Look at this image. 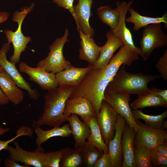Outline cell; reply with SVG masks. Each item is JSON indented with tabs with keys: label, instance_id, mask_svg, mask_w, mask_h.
I'll return each mask as SVG.
<instances>
[{
	"label": "cell",
	"instance_id": "obj_1",
	"mask_svg": "<svg viewBox=\"0 0 167 167\" xmlns=\"http://www.w3.org/2000/svg\"><path fill=\"white\" fill-rule=\"evenodd\" d=\"M74 86L62 85L49 90L45 96L43 113L38 119L33 122L35 128L43 125L52 127L60 126L67 121L69 117L64 114L67 100L73 90Z\"/></svg>",
	"mask_w": 167,
	"mask_h": 167
},
{
	"label": "cell",
	"instance_id": "obj_2",
	"mask_svg": "<svg viewBox=\"0 0 167 167\" xmlns=\"http://www.w3.org/2000/svg\"><path fill=\"white\" fill-rule=\"evenodd\" d=\"M159 77L158 75L128 72L122 65L107 85L105 93L138 96L149 91L148 83Z\"/></svg>",
	"mask_w": 167,
	"mask_h": 167
},
{
	"label": "cell",
	"instance_id": "obj_3",
	"mask_svg": "<svg viewBox=\"0 0 167 167\" xmlns=\"http://www.w3.org/2000/svg\"><path fill=\"white\" fill-rule=\"evenodd\" d=\"M34 3H32L29 6L25 7L20 11H15L13 15L12 20L18 23V28L15 32L9 29L5 30L4 32L7 40V43L12 44L14 53L10 59L11 61L17 64L19 62L20 55L24 51L28 44L31 41V37L26 36L23 34L21 30L22 22L27 15L33 10Z\"/></svg>",
	"mask_w": 167,
	"mask_h": 167
},
{
	"label": "cell",
	"instance_id": "obj_4",
	"mask_svg": "<svg viewBox=\"0 0 167 167\" xmlns=\"http://www.w3.org/2000/svg\"><path fill=\"white\" fill-rule=\"evenodd\" d=\"M69 31L66 28L64 35L57 38L49 46L50 51L48 56L40 61L36 66L42 68L47 71L55 74L71 65L66 60L63 54V48L65 44L70 41L68 39Z\"/></svg>",
	"mask_w": 167,
	"mask_h": 167
},
{
	"label": "cell",
	"instance_id": "obj_5",
	"mask_svg": "<svg viewBox=\"0 0 167 167\" xmlns=\"http://www.w3.org/2000/svg\"><path fill=\"white\" fill-rule=\"evenodd\" d=\"M144 28L140 42L139 55L146 61L154 50L167 45V35L162 29L161 23L148 25Z\"/></svg>",
	"mask_w": 167,
	"mask_h": 167
},
{
	"label": "cell",
	"instance_id": "obj_6",
	"mask_svg": "<svg viewBox=\"0 0 167 167\" xmlns=\"http://www.w3.org/2000/svg\"><path fill=\"white\" fill-rule=\"evenodd\" d=\"M118 115L117 113L104 100L96 118L103 139L107 145L114 135Z\"/></svg>",
	"mask_w": 167,
	"mask_h": 167
},
{
	"label": "cell",
	"instance_id": "obj_7",
	"mask_svg": "<svg viewBox=\"0 0 167 167\" xmlns=\"http://www.w3.org/2000/svg\"><path fill=\"white\" fill-rule=\"evenodd\" d=\"M15 147L9 146L7 150L10 153L9 158L16 161L23 163L27 167L32 166L35 167H45L44 158L45 152L41 145L37 146L32 152L23 149L19 143L14 140Z\"/></svg>",
	"mask_w": 167,
	"mask_h": 167
},
{
	"label": "cell",
	"instance_id": "obj_8",
	"mask_svg": "<svg viewBox=\"0 0 167 167\" xmlns=\"http://www.w3.org/2000/svg\"><path fill=\"white\" fill-rule=\"evenodd\" d=\"M10 48V44L4 43L0 50V65L12 78L18 87L26 90L30 97L34 100H37L40 94L32 87L20 74L17 69L15 64L8 61L7 54Z\"/></svg>",
	"mask_w": 167,
	"mask_h": 167
},
{
	"label": "cell",
	"instance_id": "obj_9",
	"mask_svg": "<svg viewBox=\"0 0 167 167\" xmlns=\"http://www.w3.org/2000/svg\"><path fill=\"white\" fill-rule=\"evenodd\" d=\"M135 121L139 128L135 132V141L148 149L155 148L167 139L166 130L153 128L138 120Z\"/></svg>",
	"mask_w": 167,
	"mask_h": 167
},
{
	"label": "cell",
	"instance_id": "obj_10",
	"mask_svg": "<svg viewBox=\"0 0 167 167\" xmlns=\"http://www.w3.org/2000/svg\"><path fill=\"white\" fill-rule=\"evenodd\" d=\"M133 2V0L128 2L125 1L116 2V8L119 15V21L116 28L111 30L116 37L123 42L124 45L139 55L140 49L135 45L131 33L127 28L125 20L126 14Z\"/></svg>",
	"mask_w": 167,
	"mask_h": 167
},
{
	"label": "cell",
	"instance_id": "obj_11",
	"mask_svg": "<svg viewBox=\"0 0 167 167\" xmlns=\"http://www.w3.org/2000/svg\"><path fill=\"white\" fill-rule=\"evenodd\" d=\"M130 95L104 93V100L121 116L126 120L135 132L139 126L134 119L129 105Z\"/></svg>",
	"mask_w": 167,
	"mask_h": 167
},
{
	"label": "cell",
	"instance_id": "obj_12",
	"mask_svg": "<svg viewBox=\"0 0 167 167\" xmlns=\"http://www.w3.org/2000/svg\"><path fill=\"white\" fill-rule=\"evenodd\" d=\"M19 66L20 72L26 74L30 80L37 83L42 89L48 91L59 86L55 74L41 67H31L23 61Z\"/></svg>",
	"mask_w": 167,
	"mask_h": 167
},
{
	"label": "cell",
	"instance_id": "obj_13",
	"mask_svg": "<svg viewBox=\"0 0 167 167\" xmlns=\"http://www.w3.org/2000/svg\"><path fill=\"white\" fill-rule=\"evenodd\" d=\"M126 123L125 119L118 114L114 135L107 145L112 167H122L123 160L122 136Z\"/></svg>",
	"mask_w": 167,
	"mask_h": 167
},
{
	"label": "cell",
	"instance_id": "obj_14",
	"mask_svg": "<svg viewBox=\"0 0 167 167\" xmlns=\"http://www.w3.org/2000/svg\"><path fill=\"white\" fill-rule=\"evenodd\" d=\"M93 0H78L74 6V19L78 31L81 30L84 34L93 37L94 29L90 26L89 19L91 16V7Z\"/></svg>",
	"mask_w": 167,
	"mask_h": 167
},
{
	"label": "cell",
	"instance_id": "obj_15",
	"mask_svg": "<svg viewBox=\"0 0 167 167\" xmlns=\"http://www.w3.org/2000/svg\"><path fill=\"white\" fill-rule=\"evenodd\" d=\"M64 114L68 117L72 114H77L80 116L83 121L96 117L91 103L88 99L83 97L68 99L66 103Z\"/></svg>",
	"mask_w": 167,
	"mask_h": 167
},
{
	"label": "cell",
	"instance_id": "obj_16",
	"mask_svg": "<svg viewBox=\"0 0 167 167\" xmlns=\"http://www.w3.org/2000/svg\"><path fill=\"white\" fill-rule=\"evenodd\" d=\"M106 36L107 41L102 46L99 57L92 65L93 68H100L106 66L109 62L115 51L124 45L123 42L116 37L111 30L106 33Z\"/></svg>",
	"mask_w": 167,
	"mask_h": 167
},
{
	"label": "cell",
	"instance_id": "obj_17",
	"mask_svg": "<svg viewBox=\"0 0 167 167\" xmlns=\"http://www.w3.org/2000/svg\"><path fill=\"white\" fill-rule=\"evenodd\" d=\"M92 67V65L90 64L84 68H78L71 65H70L63 71L55 74L58 86H77Z\"/></svg>",
	"mask_w": 167,
	"mask_h": 167
},
{
	"label": "cell",
	"instance_id": "obj_18",
	"mask_svg": "<svg viewBox=\"0 0 167 167\" xmlns=\"http://www.w3.org/2000/svg\"><path fill=\"white\" fill-rule=\"evenodd\" d=\"M78 31L80 38L79 58L93 65L99 57L102 46L96 44L93 37L84 34L81 30Z\"/></svg>",
	"mask_w": 167,
	"mask_h": 167
},
{
	"label": "cell",
	"instance_id": "obj_19",
	"mask_svg": "<svg viewBox=\"0 0 167 167\" xmlns=\"http://www.w3.org/2000/svg\"><path fill=\"white\" fill-rule=\"evenodd\" d=\"M135 132L126 123L122 136L123 160L122 167H135L134 158V141Z\"/></svg>",
	"mask_w": 167,
	"mask_h": 167
},
{
	"label": "cell",
	"instance_id": "obj_20",
	"mask_svg": "<svg viewBox=\"0 0 167 167\" xmlns=\"http://www.w3.org/2000/svg\"><path fill=\"white\" fill-rule=\"evenodd\" d=\"M0 88L9 101L14 105H18L23 101V92L4 70L0 72Z\"/></svg>",
	"mask_w": 167,
	"mask_h": 167
},
{
	"label": "cell",
	"instance_id": "obj_21",
	"mask_svg": "<svg viewBox=\"0 0 167 167\" xmlns=\"http://www.w3.org/2000/svg\"><path fill=\"white\" fill-rule=\"evenodd\" d=\"M130 16L126 18V22L133 24V29L135 31L139 30L142 28L154 24L163 23L165 27H167V13L165 12L160 17H153L143 16L137 12L133 7L129 9Z\"/></svg>",
	"mask_w": 167,
	"mask_h": 167
},
{
	"label": "cell",
	"instance_id": "obj_22",
	"mask_svg": "<svg viewBox=\"0 0 167 167\" xmlns=\"http://www.w3.org/2000/svg\"><path fill=\"white\" fill-rule=\"evenodd\" d=\"M67 121L69 122L71 134L75 142L74 145H78L85 143L90 133L88 125L81 121L78 115L75 114H71Z\"/></svg>",
	"mask_w": 167,
	"mask_h": 167
},
{
	"label": "cell",
	"instance_id": "obj_23",
	"mask_svg": "<svg viewBox=\"0 0 167 167\" xmlns=\"http://www.w3.org/2000/svg\"><path fill=\"white\" fill-rule=\"evenodd\" d=\"M130 106L133 110L150 107H167V102L155 94L150 89L146 93L138 95L137 99L133 101Z\"/></svg>",
	"mask_w": 167,
	"mask_h": 167
},
{
	"label": "cell",
	"instance_id": "obj_24",
	"mask_svg": "<svg viewBox=\"0 0 167 167\" xmlns=\"http://www.w3.org/2000/svg\"><path fill=\"white\" fill-rule=\"evenodd\" d=\"M34 132L36 135L35 141L37 146H40L49 139L54 137H64L69 136L71 134L69 124H65L62 127L55 126L48 130H44L38 127L35 128Z\"/></svg>",
	"mask_w": 167,
	"mask_h": 167
},
{
	"label": "cell",
	"instance_id": "obj_25",
	"mask_svg": "<svg viewBox=\"0 0 167 167\" xmlns=\"http://www.w3.org/2000/svg\"><path fill=\"white\" fill-rule=\"evenodd\" d=\"M84 122L88 125L90 130V133L87 139L88 143L95 147L99 151L108 153V147L103 139L96 117L90 118Z\"/></svg>",
	"mask_w": 167,
	"mask_h": 167
},
{
	"label": "cell",
	"instance_id": "obj_26",
	"mask_svg": "<svg viewBox=\"0 0 167 167\" xmlns=\"http://www.w3.org/2000/svg\"><path fill=\"white\" fill-rule=\"evenodd\" d=\"M60 167H79L84 164L80 152L75 149L66 148L61 149Z\"/></svg>",
	"mask_w": 167,
	"mask_h": 167
},
{
	"label": "cell",
	"instance_id": "obj_27",
	"mask_svg": "<svg viewBox=\"0 0 167 167\" xmlns=\"http://www.w3.org/2000/svg\"><path fill=\"white\" fill-rule=\"evenodd\" d=\"M74 148L81 153L84 164L87 167H92L96 160L103 154L94 146L86 141L79 145H74Z\"/></svg>",
	"mask_w": 167,
	"mask_h": 167
},
{
	"label": "cell",
	"instance_id": "obj_28",
	"mask_svg": "<svg viewBox=\"0 0 167 167\" xmlns=\"http://www.w3.org/2000/svg\"><path fill=\"white\" fill-rule=\"evenodd\" d=\"M96 13L101 21L109 27L111 30L116 28L119 16L116 8L112 9L109 5L101 6L97 9Z\"/></svg>",
	"mask_w": 167,
	"mask_h": 167
},
{
	"label": "cell",
	"instance_id": "obj_29",
	"mask_svg": "<svg viewBox=\"0 0 167 167\" xmlns=\"http://www.w3.org/2000/svg\"><path fill=\"white\" fill-rule=\"evenodd\" d=\"M132 112L133 117L135 120H143L144 121L146 124L157 129H162L164 120L167 116V110L162 113L156 115L146 114L138 109H132Z\"/></svg>",
	"mask_w": 167,
	"mask_h": 167
},
{
	"label": "cell",
	"instance_id": "obj_30",
	"mask_svg": "<svg viewBox=\"0 0 167 167\" xmlns=\"http://www.w3.org/2000/svg\"><path fill=\"white\" fill-rule=\"evenodd\" d=\"M134 158L135 167H151L149 150L135 141Z\"/></svg>",
	"mask_w": 167,
	"mask_h": 167
},
{
	"label": "cell",
	"instance_id": "obj_31",
	"mask_svg": "<svg viewBox=\"0 0 167 167\" xmlns=\"http://www.w3.org/2000/svg\"><path fill=\"white\" fill-rule=\"evenodd\" d=\"M61 157L60 150L45 152L44 158L45 167H59Z\"/></svg>",
	"mask_w": 167,
	"mask_h": 167
},
{
	"label": "cell",
	"instance_id": "obj_32",
	"mask_svg": "<svg viewBox=\"0 0 167 167\" xmlns=\"http://www.w3.org/2000/svg\"><path fill=\"white\" fill-rule=\"evenodd\" d=\"M150 159L153 166L167 165V157L163 155L155 148L149 150Z\"/></svg>",
	"mask_w": 167,
	"mask_h": 167
},
{
	"label": "cell",
	"instance_id": "obj_33",
	"mask_svg": "<svg viewBox=\"0 0 167 167\" xmlns=\"http://www.w3.org/2000/svg\"><path fill=\"white\" fill-rule=\"evenodd\" d=\"M156 67L159 72L161 76L164 80H167V49L162 55L159 59Z\"/></svg>",
	"mask_w": 167,
	"mask_h": 167
},
{
	"label": "cell",
	"instance_id": "obj_34",
	"mask_svg": "<svg viewBox=\"0 0 167 167\" xmlns=\"http://www.w3.org/2000/svg\"><path fill=\"white\" fill-rule=\"evenodd\" d=\"M94 167H112L109 152H104L93 165Z\"/></svg>",
	"mask_w": 167,
	"mask_h": 167
},
{
	"label": "cell",
	"instance_id": "obj_35",
	"mask_svg": "<svg viewBox=\"0 0 167 167\" xmlns=\"http://www.w3.org/2000/svg\"><path fill=\"white\" fill-rule=\"evenodd\" d=\"M74 1V0H53V2L57 4L58 6L68 10L74 19L75 14L73 5Z\"/></svg>",
	"mask_w": 167,
	"mask_h": 167
},
{
	"label": "cell",
	"instance_id": "obj_36",
	"mask_svg": "<svg viewBox=\"0 0 167 167\" xmlns=\"http://www.w3.org/2000/svg\"><path fill=\"white\" fill-rule=\"evenodd\" d=\"M22 136H23V135L21 134H16L15 136L7 140L3 141L0 139V151L3 149L7 150L9 146V143L13 142L17 138Z\"/></svg>",
	"mask_w": 167,
	"mask_h": 167
},
{
	"label": "cell",
	"instance_id": "obj_37",
	"mask_svg": "<svg viewBox=\"0 0 167 167\" xmlns=\"http://www.w3.org/2000/svg\"><path fill=\"white\" fill-rule=\"evenodd\" d=\"M33 131L30 127L26 126H22L19 128L16 133H21L24 136L32 137V136Z\"/></svg>",
	"mask_w": 167,
	"mask_h": 167
},
{
	"label": "cell",
	"instance_id": "obj_38",
	"mask_svg": "<svg viewBox=\"0 0 167 167\" xmlns=\"http://www.w3.org/2000/svg\"><path fill=\"white\" fill-rule=\"evenodd\" d=\"M4 163L6 167H27L24 165L20 164L14 160L9 157L5 159Z\"/></svg>",
	"mask_w": 167,
	"mask_h": 167
},
{
	"label": "cell",
	"instance_id": "obj_39",
	"mask_svg": "<svg viewBox=\"0 0 167 167\" xmlns=\"http://www.w3.org/2000/svg\"><path fill=\"white\" fill-rule=\"evenodd\" d=\"M151 90L156 95L161 98L164 101L167 102V89H161L152 88Z\"/></svg>",
	"mask_w": 167,
	"mask_h": 167
},
{
	"label": "cell",
	"instance_id": "obj_40",
	"mask_svg": "<svg viewBox=\"0 0 167 167\" xmlns=\"http://www.w3.org/2000/svg\"><path fill=\"white\" fill-rule=\"evenodd\" d=\"M166 140L154 148L158 152L167 157V143Z\"/></svg>",
	"mask_w": 167,
	"mask_h": 167
},
{
	"label": "cell",
	"instance_id": "obj_41",
	"mask_svg": "<svg viewBox=\"0 0 167 167\" xmlns=\"http://www.w3.org/2000/svg\"><path fill=\"white\" fill-rule=\"evenodd\" d=\"M10 101L0 88V105H5Z\"/></svg>",
	"mask_w": 167,
	"mask_h": 167
},
{
	"label": "cell",
	"instance_id": "obj_42",
	"mask_svg": "<svg viewBox=\"0 0 167 167\" xmlns=\"http://www.w3.org/2000/svg\"><path fill=\"white\" fill-rule=\"evenodd\" d=\"M9 17V14L6 11L0 12V24L2 23L8 19Z\"/></svg>",
	"mask_w": 167,
	"mask_h": 167
},
{
	"label": "cell",
	"instance_id": "obj_43",
	"mask_svg": "<svg viewBox=\"0 0 167 167\" xmlns=\"http://www.w3.org/2000/svg\"><path fill=\"white\" fill-rule=\"evenodd\" d=\"M10 129L9 128H3L0 126V135H2L10 131Z\"/></svg>",
	"mask_w": 167,
	"mask_h": 167
},
{
	"label": "cell",
	"instance_id": "obj_44",
	"mask_svg": "<svg viewBox=\"0 0 167 167\" xmlns=\"http://www.w3.org/2000/svg\"><path fill=\"white\" fill-rule=\"evenodd\" d=\"M3 70V69L2 67L0 65V72L1 71Z\"/></svg>",
	"mask_w": 167,
	"mask_h": 167
}]
</instances>
